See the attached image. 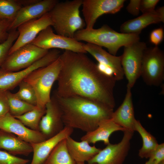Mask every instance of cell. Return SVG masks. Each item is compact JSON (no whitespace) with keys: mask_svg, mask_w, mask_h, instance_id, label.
I'll return each instance as SVG.
<instances>
[{"mask_svg":"<svg viewBox=\"0 0 164 164\" xmlns=\"http://www.w3.org/2000/svg\"><path fill=\"white\" fill-rule=\"evenodd\" d=\"M59 58L61 68L55 95L83 97L113 109L117 81L113 75L100 70L85 53L65 50Z\"/></svg>","mask_w":164,"mask_h":164,"instance_id":"obj_1","label":"cell"},{"mask_svg":"<svg viewBox=\"0 0 164 164\" xmlns=\"http://www.w3.org/2000/svg\"><path fill=\"white\" fill-rule=\"evenodd\" d=\"M54 97L62 112L65 126L86 133L111 118L113 109L93 101L79 97Z\"/></svg>","mask_w":164,"mask_h":164,"instance_id":"obj_2","label":"cell"},{"mask_svg":"<svg viewBox=\"0 0 164 164\" xmlns=\"http://www.w3.org/2000/svg\"><path fill=\"white\" fill-rule=\"evenodd\" d=\"M74 38L79 41H84L104 47L114 56H116L121 47L140 39L139 34L119 33L106 25L97 29L84 28L78 30L75 33Z\"/></svg>","mask_w":164,"mask_h":164,"instance_id":"obj_3","label":"cell"},{"mask_svg":"<svg viewBox=\"0 0 164 164\" xmlns=\"http://www.w3.org/2000/svg\"><path fill=\"white\" fill-rule=\"evenodd\" d=\"M83 0L59 1L48 12L57 34L74 38L77 31L84 28L85 23L80 11Z\"/></svg>","mask_w":164,"mask_h":164,"instance_id":"obj_4","label":"cell"},{"mask_svg":"<svg viewBox=\"0 0 164 164\" xmlns=\"http://www.w3.org/2000/svg\"><path fill=\"white\" fill-rule=\"evenodd\" d=\"M61 68L59 57L49 65L32 71L24 79L34 90L37 98L36 106L38 108L45 110L46 104L50 101L51 89L57 80Z\"/></svg>","mask_w":164,"mask_h":164,"instance_id":"obj_5","label":"cell"},{"mask_svg":"<svg viewBox=\"0 0 164 164\" xmlns=\"http://www.w3.org/2000/svg\"><path fill=\"white\" fill-rule=\"evenodd\" d=\"M140 76L148 85L158 86L164 80V54L158 46L147 47L142 62Z\"/></svg>","mask_w":164,"mask_h":164,"instance_id":"obj_6","label":"cell"},{"mask_svg":"<svg viewBox=\"0 0 164 164\" xmlns=\"http://www.w3.org/2000/svg\"><path fill=\"white\" fill-rule=\"evenodd\" d=\"M146 43L139 41L124 46L121 56V64L128 81L127 87L132 89L140 76L143 54Z\"/></svg>","mask_w":164,"mask_h":164,"instance_id":"obj_7","label":"cell"},{"mask_svg":"<svg viewBox=\"0 0 164 164\" xmlns=\"http://www.w3.org/2000/svg\"><path fill=\"white\" fill-rule=\"evenodd\" d=\"M49 50L31 43L28 44L9 55L0 68L8 71L20 70L30 66L42 58Z\"/></svg>","mask_w":164,"mask_h":164,"instance_id":"obj_8","label":"cell"},{"mask_svg":"<svg viewBox=\"0 0 164 164\" xmlns=\"http://www.w3.org/2000/svg\"><path fill=\"white\" fill-rule=\"evenodd\" d=\"M31 43L44 50L60 49L86 54L84 43L71 38L55 33L52 26L41 31Z\"/></svg>","mask_w":164,"mask_h":164,"instance_id":"obj_9","label":"cell"},{"mask_svg":"<svg viewBox=\"0 0 164 164\" xmlns=\"http://www.w3.org/2000/svg\"><path fill=\"white\" fill-rule=\"evenodd\" d=\"M60 55V51L57 49L49 50L44 56L30 66L17 71H6L0 68V89L9 91L13 89L32 71L49 65Z\"/></svg>","mask_w":164,"mask_h":164,"instance_id":"obj_10","label":"cell"},{"mask_svg":"<svg viewBox=\"0 0 164 164\" xmlns=\"http://www.w3.org/2000/svg\"><path fill=\"white\" fill-rule=\"evenodd\" d=\"M121 141L116 144L110 143L88 162V164H122L127 155L133 132L125 130Z\"/></svg>","mask_w":164,"mask_h":164,"instance_id":"obj_11","label":"cell"},{"mask_svg":"<svg viewBox=\"0 0 164 164\" xmlns=\"http://www.w3.org/2000/svg\"><path fill=\"white\" fill-rule=\"evenodd\" d=\"M125 0H83L82 12L87 29L93 28L98 18L104 14H114L123 7Z\"/></svg>","mask_w":164,"mask_h":164,"instance_id":"obj_12","label":"cell"},{"mask_svg":"<svg viewBox=\"0 0 164 164\" xmlns=\"http://www.w3.org/2000/svg\"><path fill=\"white\" fill-rule=\"evenodd\" d=\"M52 24L50 16L47 13L39 18L20 25L17 29L18 36L10 49L9 55L19 48L31 43L41 31L52 26Z\"/></svg>","mask_w":164,"mask_h":164,"instance_id":"obj_13","label":"cell"},{"mask_svg":"<svg viewBox=\"0 0 164 164\" xmlns=\"http://www.w3.org/2000/svg\"><path fill=\"white\" fill-rule=\"evenodd\" d=\"M45 113L39 124V131L46 139L57 134L65 127L61 110L54 96L46 105Z\"/></svg>","mask_w":164,"mask_h":164,"instance_id":"obj_14","label":"cell"},{"mask_svg":"<svg viewBox=\"0 0 164 164\" xmlns=\"http://www.w3.org/2000/svg\"><path fill=\"white\" fill-rule=\"evenodd\" d=\"M0 130L15 134L30 144L40 142L47 139L40 131L27 128L9 113L0 119Z\"/></svg>","mask_w":164,"mask_h":164,"instance_id":"obj_15","label":"cell"},{"mask_svg":"<svg viewBox=\"0 0 164 164\" xmlns=\"http://www.w3.org/2000/svg\"><path fill=\"white\" fill-rule=\"evenodd\" d=\"M59 2L57 0H39L36 3L22 7L11 23L9 32L17 29L24 23L39 18L48 13Z\"/></svg>","mask_w":164,"mask_h":164,"instance_id":"obj_16","label":"cell"},{"mask_svg":"<svg viewBox=\"0 0 164 164\" xmlns=\"http://www.w3.org/2000/svg\"><path fill=\"white\" fill-rule=\"evenodd\" d=\"M73 129L65 126L56 135L40 142L30 144L33 156L30 164H43L53 149L61 141L70 136Z\"/></svg>","mask_w":164,"mask_h":164,"instance_id":"obj_17","label":"cell"},{"mask_svg":"<svg viewBox=\"0 0 164 164\" xmlns=\"http://www.w3.org/2000/svg\"><path fill=\"white\" fill-rule=\"evenodd\" d=\"M84 48L100 63L109 67L116 80H122L124 74L121 64V56H116L107 52L100 46L89 43L84 44Z\"/></svg>","mask_w":164,"mask_h":164,"instance_id":"obj_18","label":"cell"},{"mask_svg":"<svg viewBox=\"0 0 164 164\" xmlns=\"http://www.w3.org/2000/svg\"><path fill=\"white\" fill-rule=\"evenodd\" d=\"M164 22V7L143 14L135 19L126 21L120 28L121 33L139 34L142 30L152 24Z\"/></svg>","mask_w":164,"mask_h":164,"instance_id":"obj_19","label":"cell"},{"mask_svg":"<svg viewBox=\"0 0 164 164\" xmlns=\"http://www.w3.org/2000/svg\"><path fill=\"white\" fill-rule=\"evenodd\" d=\"M111 119L125 130L134 133L136 119L134 116L131 88L127 87L123 102L115 111L113 112Z\"/></svg>","mask_w":164,"mask_h":164,"instance_id":"obj_20","label":"cell"},{"mask_svg":"<svg viewBox=\"0 0 164 164\" xmlns=\"http://www.w3.org/2000/svg\"><path fill=\"white\" fill-rule=\"evenodd\" d=\"M66 141L69 153L76 163L87 162L101 150L94 145H90L86 141L77 142L70 136L67 138Z\"/></svg>","mask_w":164,"mask_h":164,"instance_id":"obj_21","label":"cell"},{"mask_svg":"<svg viewBox=\"0 0 164 164\" xmlns=\"http://www.w3.org/2000/svg\"><path fill=\"white\" fill-rule=\"evenodd\" d=\"M125 130L116 124L111 119L101 122L97 127L92 131L87 132L81 138V141H85L90 144H95L99 141L103 142L107 145L110 143L109 138L114 132Z\"/></svg>","mask_w":164,"mask_h":164,"instance_id":"obj_22","label":"cell"},{"mask_svg":"<svg viewBox=\"0 0 164 164\" xmlns=\"http://www.w3.org/2000/svg\"><path fill=\"white\" fill-rule=\"evenodd\" d=\"M4 149L13 155H28L32 152L31 144L13 134L0 130V149Z\"/></svg>","mask_w":164,"mask_h":164,"instance_id":"obj_23","label":"cell"},{"mask_svg":"<svg viewBox=\"0 0 164 164\" xmlns=\"http://www.w3.org/2000/svg\"><path fill=\"white\" fill-rule=\"evenodd\" d=\"M135 131L137 132L141 137L143 142L142 147L139 151L138 155L142 158H149L158 144L155 138L147 132L140 122L136 119Z\"/></svg>","mask_w":164,"mask_h":164,"instance_id":"obj_24","label":"cell"},{"mask_svg":"<svg viewBox=\"0 0 164 164\" xmlns=\"http://www.w3.org/2000/svg\"><path fill=\"white\" fill-rule=\"evenodd\" d=\"M43 164H76L68 151L66 139L56 145Z\"/></svg>","mask_w":164,"mask_h":164,"instance_id":"obj_25","label":"cell"},{"mask_svg":"<svg viewBox=\"0 0 164 164\" xmlns=\"http://www.w3.org/2000/svg\"><path fill=\"white\" fill-rule=\"evenodd\" d=\"M9 113L14 117L19 116L30 111L36 106L29 104L19 99L15 94L7 91Z\"/></svg>","mask_w":164,"mask_h":164,"instance_id":"obj_26","label":"cell"},{"mask_svg":"<svg viewBox=\"0 0 164 164\" xmlns=\"http://www.w3.org/2000/svg\"><path fill=\"white\" fill-rule=\"evenodd\" d=\"M45 110H42L36 106L33 109L22 115L14 117L29 128L39 131L40 120L45 113Z\"/></svg>","mask_w":164,"mask_h":164,"instance_id":"obj_27","label":"cell"},{"mask_svg":"<svg viewBox=\"0 0 164 164\" xmlns=\"http://www.w3.org/2000/svg\"><path fill=\"white\" fill-rule=\"evenodd\" d=\"M22 7L19 0H0V20L12 22Z\"/></svg>","mask_w":164,"mask_h":164,"instance_id":"obj_28","label":"cell"},{"mask_svg":"<svg viewBox=\"0 0 164 164\" xmlns=\"http://www.w3.org/2000/svg\"><path fill=\"white\" fill-rule=\"evenodd\" d=\"M18 85L19 89L15 93L16 96L21 100L36 106V96L35 91L32 86L24 80L22 81Z\"/></svg>","mask_w":164,"mask_h":164,"instance_id":"obj_29","label":"cell"},{"mask_svg":"<svg viewBox=\"0 0 164 164\" xmlns=\"http://www.w3.org/2000/svg\"><path fill=\"white\" fill-rule=\"evenodd\" d=\"M18 36L17 29L11 30L6 40L0 43V67L9 55V50Z\"/></svg>","mask_w":164,"mask_h":164,"instance_id":"obj_30","label":"cell"},{"mask_svg":"<svg viewBox=\"0 0 164 164\" xmlns=\"http://www.w3.org/2000/svg\"><path fill=\"white\" fill-rule=\"evenodd\" d=\"M29 160L0 150V164H27Z\"/></svg>","mask_w":164,"mask_h":164,"instance_id":"obj_31","label":"cell"},{"mask_svg":"<svg viewBox=\"0 0 164 164\" xmlns=\"http://www.w3.org/2000/svg\"><path fill=\"white\" fill-rule=\"evenodd\" d=\"M7 91L0 89V119L9 113Z\"/></svg>","mask_w":164,"mask_h":164,"instance_id":"obj_32","label":"cell"},{"mask_svg":"<svg viewBox=\"0 0 164 164\" xmlns=\"http://www.w3.org/2000/svg\"><path fill=\"white\" fill-rule=\"evenodd\" d=\"M164 38V31L162 28H159L153 30L149 36L150 42L155 46H158L162 41Z\"/></svg>","mask_w":164,"mask_h":164,"instance_id":"obj_33","label":"cell"},{"mask_svg":"<svg viewBox=\"0 0 164 164\" xmlns=\"http://www.w3.org/2000/svg\"><path fill=\"white\" fill-rule=\"evenodd\" d=\"M11 23L7 20H0V43H3L8 38Z\"/></svg>","mask_w":164,"mask_h":164,"instance_id":"obj_34","label":"cell"},{"mask_svg":"<svg viewBox=\"0 0 164 164\" xmlns=\"http://www.w3.org/2000/svg\"><path fill=\"white\" fill-rule=\"evenodd\" d=\"M149 158L153 159L155 164L164 161V143L158 144Z\"/></svg>","mask_w":164,"mask_h":164,"instance_id":"obj_35","label":"cell"},{"mask_svg":"<svg viewBox=\"0 0 164 164\" xmlns=\"http://www.w3.org/2000/svg\"><path fill=\"white\" fill-rule=\"evenodd\" d=\"M159 0H142L140 4V11L143 14L154 11Z\"/></svg>","mask_w":164,"mask_h":164,"instance_id":"obj_36","label":"cell"},{"mask_svg":"<svg viewBox=\"0 0 164 164\" xmlns=\"http://www.w3.org/2000/svg\"><path fill=\"white\" fill-rule=\"evenodd\" d=\"M141 0H131L126 7L127 11L130 14L138 15L140 11Z\"/></svg>","mask_w":164,"mask_h":164,"instance_id":"obj_37","label":"cell"},{"mask_svg":"<svg viewBox=\"0 0 164 164\" xmlns=\"http://www.w3.org/2000/svg\"><path fill=\"white\" fill-rule=\"evenodd\" d=\"M144 164H155L154 161L151 158H149V160Z\"/></svg>","mask_w":164,"mask_h":164,"instance_id":"obj_38","label":"cell"},{"mask_svg":"<svg viewBox=\"0 0 164 164\" xmlns=\"http://www.w3.org/2000/svg\"><path fill=\"white\" fill-rule=\"evenodd\" d=\"M76 164H85L84 162H78L76 163Z\"/></svg>","mask_w":164,"mask_h":164,"instance_id":"obj_39","label":"cell"},{"mask_svg":"<svg viewBox=\"0 0 164 164\" xmlns=\"http://www.w3.org/2000/svg\"><path fill=\"white\" fill-rule=\"evenodd\" d=\"M158 164H164V161L161 162Z\"/></svg>","mask_w":164,"mask_h":164,"instance_id":"obj_40","label":"cell"}]
</instances>
